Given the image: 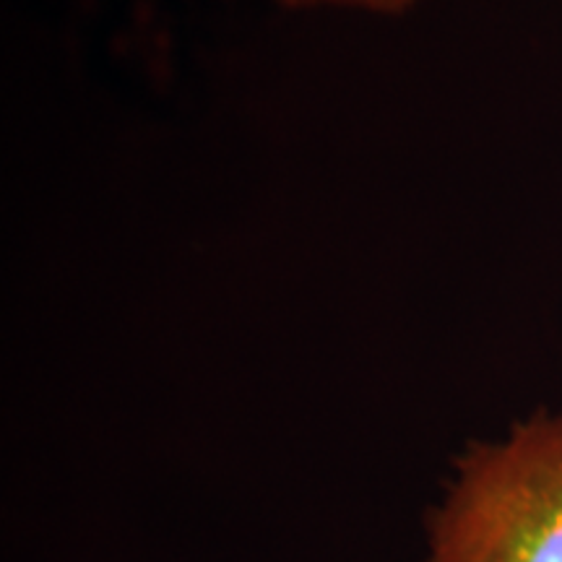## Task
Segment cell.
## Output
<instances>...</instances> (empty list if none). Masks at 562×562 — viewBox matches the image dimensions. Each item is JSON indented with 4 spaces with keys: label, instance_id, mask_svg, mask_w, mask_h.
I'll return each mask as SVG.
<instances>
[{
    "label": "cell",
    "instance_id": "cell-1",
    "mask_svg": "<svg viewBox=\"0 0 562 562\" xmlns=\"http://www.w3.org/2000/svg\"><path fill=\"white\" fill-rule=\"evenodd\" d=\"M419 562H562V406L456 456Z\"/></svg>",
    "mask_w": 562,
    "mask_h": 562
},
{
    "label": "cell",
    "instance_id": "cell-2",
    "mask_svg": "<svg viewBox=\"0 0 562 562\" xmlns=\"http://www.w3.org/2000/svg\"><path fill=\"white\" fill-rule=\"evenodd\" d=\"M286 9L302 11H355L375 13V16H393V13L409 11L419 0H279Z\"/></svg>",
    "mask_w": 562,
    "mask_h": 562
}]
</instances>
